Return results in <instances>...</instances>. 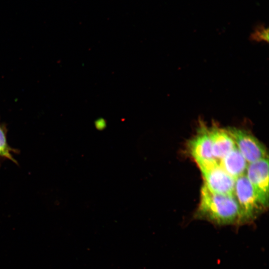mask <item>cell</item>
<instances>
[{"label":"cell","instance_id":"obj_1","mask_svg":"<svg viewBox=\"0 0 269 269\" xmlns=\"http://www.w3.org/2000/svg\"><path fill=\"white\" fill-rule=\"evenodd\" d=\"M196 217L218 225L243 224L239 206L235 197L211 191L205 184L201 189Z\"/></svg>","mask_w":269,"mask_h":269},{"label":"cell","instance_id":"obj_6","mask_svg":"<svg viewBox=\"0 0 269 269\" xmlns=\"http://www.w3.org/2000/svg\"><path fill=\"white\" fill-rule=\"evenodd\" d=\"M188 147L196 162L215 159L212 154L208 128L205 126H201L196 135L189 141Z\"/></svg>","mask_w":269,"mask_h":269},{"label":"cell","instance_id":"obj_3","mask_svg":"<svg viewBox=\"0 0 269 269\" xmlns=\"http://www.w3.org/2000/svg\"><path fill=\"white\" fill-rule=\"evenodd\" d=\"M205 179L204 184L213 192L235 197V179L226 173L216 159L196 162Z\"/></svg>","mask_w":269,"mask_h":269},{"label":"cell","instance_id":"obj_4","mask_svg":"<svg viewBox=\"0 0 269 269\" xmlns=\"http://www.w3.org/2000/svg\"><path fill=\"white\" fill-rule=\"evenodd\" d=\"M226 130L248 163L268 157L265 146L249 132L234 127Z\"/></svg>","mask_w":269,"mask_h":269},{"label":"cell","instance_id":"obj_9","mask_svg":"<svg viewBox=\"0 0 269 269\" xmlns=\"http://www.w3.org/2000/svg\"><path fill=\"white\" fill-rule=\"evenodd\" d=\"M6 149V141L4 134L0 128V156L4 152Z\"/></svg>","mask_w":269,"mask_h":269},{"label":"cell","instance_id":"obj_7","mask_svg":"<svg viewBox=\"0 0 269 269\" xmlns=\"http://www.w3.org/2000/svg\"><path fill=\"white\" fill-rule=\"evenodd\" d=\"M208 132L213 156L219 162L236 146L235 142L226 130L214 126L209 128Z\"/></svg>","mask_w":269,"mask_h":269},{"label":"cell","instance_id":"obj_8","mask_svg":"<svg viewBox=\"0 0 269 269\" xmlns=\"http://www.w3.org/2000/svg\"><path fill=\"white\" fill-rule=\"evenodd\" d=\"M219 164L226 173L236 179L245 174L248 163L236 146L219 161Z\"/></svg>","mask_w":269,"mask_h":269},{"label":"cell","instance_id":"obj_5","mask_svg":"<svg viewBox=\"0 0 269 269\" xmlns=\"http://www.w3.org/2000/svg\"><path fill=\"white\" fill-rule=\"evenodd\" d=\"M245 175L263 204L267 207L269 200L268 157L248 163Z\"/></svg>","mask_w":269,"mask_h":269},{"label":"cell","instance_id":"obj_2","mask_svg":"<svg viewBox=\"0 0 269 269\" xmlns=\"http://www.w3.org/2000/svg\"><path fill=\"white\" fill-rule=\"evenodd\" d=\"M235 197L240 207L243 224L253 221L267 208L245 174L235 180Z\"/></svg>","mask_w":269,"mask_h":269}]
</instances>
